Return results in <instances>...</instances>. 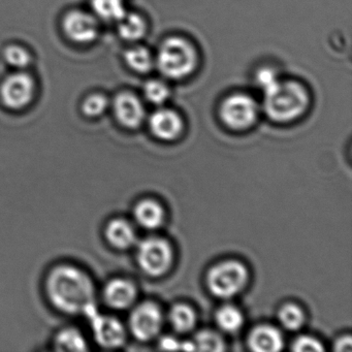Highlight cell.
Segmentation results:
<instances>
[{"label":"cell","mask_w":352,"mask_h":352,"mask_svg":"<svg viewBox=\"0 0 352 352\" xmlns=\"http://www.w3.org/2000/svg\"><path fill=\"white\" fill-rule=\"evenodd\" d=\"M49 300L58 310L69 314L90 316L96 312V287L84 270L72 265H59L47 277Z\"/></svg>","instance_id":"cell-1"},{"label":"cell","mask_w":352,"mask_h":352,"mask_svg":"<svg viewBox=\"0 0 352 352\" xmlns=\"http://www.w3.org/2000/svg\"><path fill=\"white\" fill-rule=\"evenodd\" d=\"M263 94V111L275 122L296 120L306 112L310 104L308 89L294 80L280 79Z\"/></svg>","instance_id":"cell-2"},{"label":"cell","mask_w":352,"mask_h":352,"mask_svg":"<svg viewBox=\"0 0 352 352\" xmlns=\"http://www.w3.org/2000/svg\"><path fill=\"white\" fill-rule=\"evenodd\" d=\"M155 67L168 80L190 77L199 65V52L192 42L184 36H170L160 44L154 55Z\"/></svg>","instance_id":"cell-3"},{"label":"cell","mask_w":352,"mask_h":352,"mask_svg":"<svg viewBox=\"0 0 352 352\" xmlns=\"http://www.w3.org/2000/svg\"><path fill=\"white\" fill-rule=\"evenodd\" d=\"M248 272L243 263L236 261H223L212 267L208 273L210 292L221 298H232L246 285Z\"/></svg>","instance_id":"cell-4"},{"label":"cell","mask_w":352,"mask_h":352,"mask_svg":"<svg viewBox=\"0 0 352 352\" xmlns=\"http://www.w3.org/2000/svg\"><path fill=\"white\" fill-rule=\"evenodd\" d=\"M259 114L256 100L246 94H232L222 100L219 116L222 122L234 131H245L254 124Z\"/></svg>","instance_id":"cell-5"},{"label":"cell","mask_w":352,"mask_h":352,"mask_svg":"<svg viewBox=\"0 0 352 352\" xmlns=\"http://www.w3.org/2000/svg\"><path fill=\"white\" fill-rule=\"evenodd\" d=\"M137 257L140 267L145 273L150 276H160L172 265V248L162 239L149 238L139 245Z\"/></svg>","instance_id":"cell-6"},{"label":"cell","mask_w":352,"mask_h":352,"mask_svg":"<svg viewBox=\"0 0 352 352\" xmlns=\"http://www.w3.org/2000/svg\"><path fill=\"white\" fill-rule=\"evenodd\" d=\"M36 90L34 78L23 72L12 74L0 87V98L11 110H21L32 102Z\"/></svg>","instance_id":"cell-7"},{"label":"cell","mask_w":352,"mask_h":352,"mask_svg":"<svg viewBox=\"0 0 352 352\" xmlns=\"http://www.w3.org/2000/svg\"><path fill=\"white\" fill-rule=\"evenodd\" d=\"M63 32L67 38L77 44L86 45L94 42L100 34L98 19L87 12H69L63 22Z\"/></svg>","instance_id":"cell-8"},{"label":"cell","mask_w":352,"mask_h":352,"mask_svg":"<svg viewBox=\"0 0 352 352\" xmlns=\"http://www.w3.org/2000/svg\"><path fill=\"white\" fill-rule=\"evenodd\" d=\"M162 315L157 305L151 302L139 305L129 319L131 333L141 341L153 339L162 329Z\"/></svg>","instance_id":"cell-9"},{"label":"cell","mask_w":352,"mask_h":352,"mask_svg":"<svg viewBox=\"0 0 352 352\" xmlns=\"http://www.w3.org/2000/svg\"><path fill=\"white\" fill-rule=\"evenodd\" d=\"M92 331L96 342L104 348H117L123 345L126 339V331L122 323L108 315L96 312L90 315Z\"/></svg>","instance_id":"cell-10"},{"label":"cell","mask_w":352,"mask_h":352,"mask_svg":"<svg viewBox=\"0 0 352 352\" xmlns=\"http://www.w3.org/2000/svg\"><path fill=\"white\" fill-rule=\"evenodd\" d=\"M113 109L117 120L127 129H137L145 119L146 111L143 102L133 92L123 91L117 94L113 102Z\"/></svg>","instance_id":"cell-11"},{"label":"cell","mask_w":352,"mask_h":352,"mask_svg":"<svg viewBox=\"0 0 352 352\" xmlns=\"http://www.w3.org/2000/svg\"><path fill=\"white\" fill-rule=\"evenodd\" d=\"M152 135L164 141L176 139L183 131V120L180 115L172 109L160 108L149 118Z\"/></svg>","instance_id":"cell-12"},{"label":"cell","mask_w":352,"mask_h":352,"mask_svg":"<svg viewBox=\"0 0 352 352\" xmlns=\"http://www.w3.org/2000/svg\"><path fill=\"white\" fill-rule=\"evenodd\" d=\"M104 300L114 309H126L137 298V288L131 281L122 278L111 280L104 292Z\"/></svg>","instance_id":"cell-13"},{"label":"cell","mask_w":352,"mask_h":352,"mask_svg":"<svg viewBox=\"0 0 352 352\" xmlns=\"http://www.w3.org/2000/svg\"><path fill=\"white\" fill-rule=\"evenodd\" d=\"M248 343L251 349L256 352H277L284 346L282 333L271 325L255 327L249 335Z\"/></svg>","instance_id":"cell-14"},{"label":"cell","mask_w":352,"mask_h":352,"mask_svg":"<svg viewBox=\"0 0 352 352\" xmlns=\"http://www.w3.org/2000/svg\"><path fill=\"white\" fill-rule=\"evenodd\" d=\"M107 240L118 249H127L135 241V232L131 224L125 219H113L106 228Z\"/></svg>","instance_id":"cell-15"},{"label":"cell","mask_w":352,"mask_h":352,"mask_svg":"<svg viewBox=\"0 0 352 352\" xmlns=\"http://www.w3.org/2000/svg\"><path fill=\"white\" fill-rule=\"evenodd\" d=\"M117 24L119 36L127 42H138L147 34V21L141 14L127 12Z\"/></svg>","instance_id":"cell-16"},{"label":"cell","mask_w":352,"mask_h":352,"mask_svg":"<svg viewBox=\"0 0 352 352\" xmlns=\"http://www.w3.org/2000/svg\"><path fill=\"white\" fill-rule=\"evenodd\" d=\"M164 212L162 206L152 199L140 201L135 208V220L148 230H155L164 222Z\"/></svg>","instance_id":"cell-17"},{"label":"cell","mask_w":352,"mask_h":352,"mask_svg":"<svg viewBox=\"0 0 352 352\" xmlns=\"http://www.w3.org/2000/svg\"><path fill=\"white\" fill-rule=\"evenodd\" d=\"M124 60L131 71L148 74L155 67L154 54L147 47L135 45L124 53Z\"/></svg>","instance_id":"cell-18"},{"label":"cell","mask_w":352,"mask_h":352,"mask_svg":"<svg viewBox=\"0 0 352 352\" xmlns=\"http://www.w3.org/2000/svg\"><path fill=\"white\" fill-rule=\"evenodd\" d=\"M91 9L98 19L118 22L127 13L125 0H91Z\"/></svg>","instance_id":"cell-19"},{"label":"cell","mask_w":352,"mask_h":352,"mask_svg":"<svg viewBox=\"0 0 352 352\" xmlns=\"http://www.w3.org/2000/svg\"><path fill=\"white\" fill-rule=\"evenodd\" d=\"M55 349L59 351L82 352L88 350V344L83 333L74 327L63 329L55 338Z\"/></svg>","instance_id":"cell-20"},{"label":"cell","mask_w":352,"mask_h":352,"mask_svg":"<svg viewBox=\"0 0 352 352\" xmlns=\"http://www.w3.org/2000/svg\"><path fill=\"white\" fill-rule=\"evenodd\" d=\"M216 321L223 331H228V333H234L242 327L244 317L236 307L226 305L216 313Z\"/></svg>","instance_id":"cell-21"},{"label":"cell","mask_w":352,"mask_h":352,"mask_svg":"<svg viewBox=\"0 0 352 352\" xmlns=\"http://www.w3.org/2000/svg\"><path fill=\"white\" fill-rule=\"evenodd\" d=\"M170 320L173 327L179 333H186L195 324V314L190 307L178 304L173 307L170 313Z\"/></svg>","instance_id":"cell-22"},{"label":"cell","mask_w":352,"mask_h":352,"mask_svg":"<svg viewBox=\"0 0 352 352\" xmlns=\"http://www.w3.org/2000/svg\"><path fill=\"white\" fill-rule=\"evenodd\" d=\"M143 94L148 102L160 106L170 98V88L164 80L151 79L144 85Z\"/></svg>","instance_id":"cell-23"},{"label":"cell","mask_w":352,"mask_h":352,"mask_svg":"<svg viewBox=\"0 0 352 352\" xmlns=\"http://www.w3.org/2000/svg\"><path fill=\"white\" fill-rule=\"evenodd\" d=\"M280 322L289 331H296L304 323V312L294 304H286L279 311Z\"/></svg>","instance_id":"cell-24"},{"label":"cell","mask_w":352,"mask_h":352,"mask_svg":"<svg viewBox=\"0 0 352 352\" xmlns=\"http://www.w3.org/2000/svg\"><path fill=\"white\" fill-rule=\"evenodd\" d=\"M195 348L201 351H223L226 349L223 339L215 331H199L195 338Z\"/></svg>","instance_id":"cell-25"},{"label":"cell","mask_w":352,"mask_h":352,"mask_svg":"<svg viewBox=\"0 0 352 352\" xmlns=\"http://www.w3.org/2000/svg\"><path fill=\"white\" fill-rule=\"evenodd\" d=\"M3 56L8 65L15 67L18 71L26 69L32 63V55L25 48L19 45H12L8 47Z\"/></svg>","instance_id":"cell-26"},{"label":"cell","mask_w":352,"mask_h":352,"mask_svg":"<svg viewBox=\"0 0 352 352\" xmlns=\"http://www.w3.org/2000/svg\"><path fill=\"white\" fill-rule=\"evenodd\" d=\"M109 107V100L102 94H90L82 104L84 115L90 118L102 116Z\"/></svg>","instance_id":"cell-27"},{"label":"cell","mask_w":352,"mask_h":352,"mask_svg":"<svg viewBox=\"0 0 352 352\" xmlns=\"http://www.w3.org/2000/svg\"><path fill=\"white\" fill-rule=\"evenodd\" d=\"M280 79L281 78L279 77L277 72L269 67H261L255 76V81L263 92L277 83Z\"/></svg>","instance_id":"cell-28"},{"label":"cell","mask_w":352,"mask_h":352,"mask_svg":"<svg viewBox=\"0 0 352 352\" xmlns=\"http://www.w3.org/2000/svg\"><path fill=\"white\" fill-rule=\"evenodd\" d=\"M292 350L298 352H322L324 348H323L322 344L314 338L302 336L294 342Z\"/></svg>","instance_id":"cell-29"},{"label":"cell","mask_w":352,"mask_h":352,"mask_svg":"<svg viewBox=\"0 0 352 352\" xmlns=\"http://www.w3.org/2000/svg\"><path fill=\"white\" fill-rule=\"evenodd\" d=\"M160 348L164 350H179L180 349V342L177 341L175 338L164 337L160 340Z\"/></svg>","instance_id":"cell-30"},{"label":"cell","mask_w":352,"mask_h":352,"mask_svg":"<svg viewBox=\"0 0 352 352\" xmlns=\"http://www.w3.org/2000/svg\"><path fill=\"white\" fill-rule=\"evenodd\" d=\"M335 344L336 351H351L352 350V341L349 336L341 338Z\"/></svg>","instance_id":"cell-31"}]
</instances>
